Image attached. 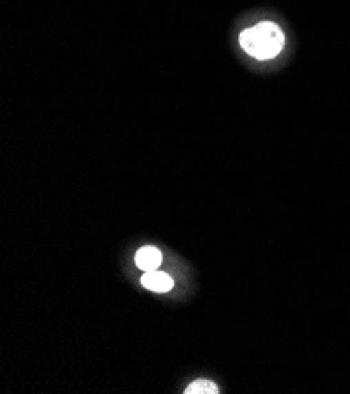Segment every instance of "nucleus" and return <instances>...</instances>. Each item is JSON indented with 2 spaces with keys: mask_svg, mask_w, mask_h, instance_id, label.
<instances>
[{
  "mask_svg": "<svg viewBox=\"0 0 350 394\" xmlns=\"http://www.w3.org/2000/svg\"><path fill=\"white\" fill-rule=\"evenodd\" d=\"M286 38L278 24L272 21H262L248 27L239 35V44L244 52L256 60H270L278 55L285 48Z\"/></svg>",
  "mask_w": 350,
  "mask_h": 394,
  "instance_id": "f257e3e1",
  "label": "nucleus"
},
{
  "mask_svg": "<svg viewBox=\"0 0 350 394\" xmlns=\"http://www.w3.org/2000/svg\"><path fill=\"white\" fill-rule=\"evenodd\" d=\"M142 284L152 292H168L173 288L174 281L168 273L152 270V272H145L142 277Z\"/></svg>",
  "mask_w": 350,
  "mask_h": 394,
  "instance_id": "f03ea898",
  "label": "nucleus"
},
{
  "mask_svg": "<svg viewBox=\"0 0 350 394\" xmlns=\"http://www.w3.org/2000/svg\"><path fill=\"white\" fill-rule=\"evenodd\" d=\"M135 264L138 269H142L143 272H152L157 270L162 264V253L156 249V247H143L137 251L135 255Z\"/></svg>",
  "mask_w": 350,
  "mask_h": 394,
  "instance_id": "7ed1b4c3",
  "label": "nucleus"
},
{
  "mask_svg": "<svg viewBox=\"0 0 350 394\" xmlns=\"http://www.w3.org/2000/svg\"><path fill=\"white\" fill-rule=\"evenodd\" d=\"M185 394H217L218 388L211 380H195L185 388Z\"/></svg>",
  "mask_w": 350,
  "mask_h": 394,
  "instance_id": "20e7f679",
  "label": "nucleus"
}]
</instances>
